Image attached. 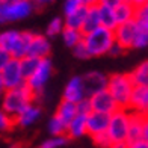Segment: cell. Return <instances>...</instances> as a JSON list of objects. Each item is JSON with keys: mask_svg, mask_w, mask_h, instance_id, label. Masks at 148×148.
Returning <instances> with one entry per match:
<instances>
[{"mask_svg": "<svg viewBox=\"0 0 148 148\" xmlns=\"http://www.w3.org/2000/svg\"><path fill=\"white\" fill-rule=\"evenodd\" d=\"M82 41L88 50L89 58H101L109 53V49L115 44V38H113L112 29H106L100 26L89 33H85Z\"/></svg>", "mask_w": 148, "mask_h": 148, "instance_id": "1", "label": "cell"}, {"mask_svg": "<svg viewBox=\"0 0 148 148\" xmlns=\"http://www.w3.org/2000/svg\"><path fill=\"white\" fill-rule=\"evenodd\" d=\"M33 101H35V95L24 83L23 86H18L14 89H5L2 98H0V107L8 115L15 118L26 106H29Z\"/></svg>", "mask_w": 148, "mask_h": 148, "instance_id": "2", "label": "cell"}, {"mask_svg": "<svg viewBox=\"0 0 148 148\" xmlns=\"http://www.w3.org/2000/svg\"><path fill=\"white\" fill-rule=\"evenodd\" d=\"M33 32L8 29L0 32V47L6 50L14 59H21L27 53V47L32 39Z\"/></svg>", "mask_w": 148, "mask_h": 148, "instance_id": "3", "label": "cell"}, {"mask_svg": "<svg viewBox=\"0 0 148 148\" xmlns=\"http://www.w3.org/2000/svg\"><path fill=\"white\" fill-rule=\"evenodd\" d=\"M133 88L134 85L130 80L129 73H113L110 76H107L106 89L112 95L113 101L116 103L119 109H127Z\"/></svg>", "mask_w": 148, "mask_h": 148, "instance_id": "4", "label": "cell"}, {"mask_svg": "<svg viewBox=\"0 0 148 148\" xmlns=\"http://www.w3.org/2000/svg\"><path fill=\"white\" fill-rule=\"evenodd\" d=\"M53 71H55V66H53L51 59L50 58H44V59H39L38 66L35 68V71L30 74V77L26 79V86L33 92L36 103H38L39 97L44 94L45 86H47L49 80L53 76Z\"/></svg>", "mask_w": 148, "mask_h": 148, "instance_id": "5", "label": "cell"}, {"mask_svg": "<svg viewBox=\"0 0 148 148\" xmlns=\"http://www.w3.org/2000/svg\"><path fill=\"white\" fill-rule=\"evenodd\" d=\"M129 113L130 112L127 109H119V107L110 113L106 133L112 142H125L127 130H129Z\"/></svg>", "mask_w": 148, "mask_h": 148, "instance_id": "6", "label": "cell"}, {"mask_svg": "<svg viewBox=\"0 0 148 148\" xmlns=\"http://www.w3.org/2000/svg\"><path fill=\"white\" fill-rule=\"evenodd\" d=\"M130 112V110H129ZM144 139L148 140V121L145 113H129V130H127V139L125 142L130 144L133 140Z\"/></svg>", "mask_w": 148, "mask_h": 148, "instance_id": "7", "label": "cell"}, {"mask_svg": "<svg viewBox=\"0 0 148 148\" xmlns=\"http://www.w3.org/2000/svg\"><path fill=\"white\" fill-rule=\"evenodd\" d=\"M0 77H2V83L5 89H14L26 83L21 70H20L18 59H14V58L0 70Z\"/></svg>", "mask_w": 148, "mask_h": 148, "instance_id": "8", "label": "cell"}, {"mask_svg": "<svg viewBox=\"0 0 148 148\" xmlns=\"http://www.w3.org/2000/svg\"><path fill=\"white\" fill-rule=\"evenodd\" d=\"M35 6L30 0H15L14 3L5 6L6 12V23H15L29 18L35 12Z\"/></svg>", "mask_w": 148, "mask_h": 148, "instance_id": "9", "label": "cell"}, {"mask_svg": "<svg viewBox=\"0 0 148 148\" xmlns=\"http://www.w3.org/2000/svg\"><path fill=\"white\" fill-rule=\"evenodd\" d=\"M88 100H89V106H91L92 112H101V113L110 115V113H113L118 109L116 103L113 101V98L107 92V89H101V91L91 94L88 97Z\"/></svg>", "mask_w": 148, "mask_h": 148, "instance_id": "10", "label": "cell"}, {"mask_svg": "<svg viewBox=\"0 0 148 148\" xmlns=\"http://www.w3.org/2000/svg\"><path fill=\"white\" fill-rule=\"evenodd\" d=\"M82 82H83V88L86 97H89L91 94L106 89L107 86V74L98 70H91L86 71L82 76Z\"/></svg>", "mask_w": 148, "mask_h": 148, "instance_id": "11", "label": "cell"}, {"mask_svg": "<svg viewBox=\"0 0 148 148\" xmlns=\"http://www.w3.org/2000/svg\"><path fill=\"white\" fill-rule=\"evenodd\" d=\"M50 53H51L50 38H47L42 33H33L26 55L36 59H44V58H50Z\"/></svg>", "mask_w": 148, "mask_h": 148, "instance_id": "12", "label": "cell"}, {"mask_svg": "<svg viewBox=\"0 0 148 148\" xmlns=\"http://www.w3.org/2000/svg\"><path fill=\"white\" fill-rule=\"evenodd\" d=\"M41 116H42V107L39 106L36 101H33L29 106H26L24 109L14 118L15 127H20V129H27V127L35 124L36 121H39Z\"/></svg>", "mask_w": 148, "mask_h": 148, "instance_id": "13", "label": "cell"}, {"mask_svg": "<svg viewBox=\"0 0 148 148\" xmlns=\"http://www.w3.org/2000/svg\"><path fill=\"white\" fill-rule=\"evenodd\" d=\"M134 21L124 23V24H118L115 29H113V38H115V42L123 47L124 50H132L133 49V39H134Z\"/></svg>", "mask_w": 148, "mask_h": 148, "instance_id": "14", "label": "cell"}, {"mask_svg": "<svg viewBox=\"0 0 148 148\" xmlns=\"http://www.w3.org/2000/svg\"><path fill=\"white\" fill-rule=\"evenodd\" d=\"M127 110L136 112V113H145L148 110V86H134L132 91V95L129 100Z\"/></svg>", "mask_w": 148, "mask_h": 148, "instance_id": "15", "label": "cell"}, {"mask_svg": "<svg viewBox=\"0 0 148 148\" xmlns=\"http://www.w3.org/2000/svg\"><path fill=\"white\" fill-rule=\"evenodd\" d=\"M83 98H86V94H85V88H83L82 76H73L68 82H66L65 88L62 91V100L79 103L80 100H83Z\"/></svg>", "mask_w": 148, "mask_h": 148, "instance_id": "16", "label": "cell"}, {"mask_svg": "<svg viewBox=\"0 0 148 148\" xmlns=\"http://www.w3.org/2000/svg\"><path fill=\"white\" fill-rule=\"evenodd\" d=\"M109 116L110 115L101 112H89L86 115V133H88V136L104 133L107 130V125H109Z\"/></svg>", "mask_w": 148, "mask_h": 148, "instance_id": "17", "label": "cell"}, {"mask_svg": "<svg viewBox=\"0 0 148 148\" xmlns=\"http://www.w3.org/2000/svg\"><path fill=\"white\" fill-rule=\"evenodd\" d=\"M65 134L68 139H80L83 136H88V133H86V115L77 113L66 124V133Z\"/></svg>", "mask_w": 148, "mask_h": 148, "instance_id": "18", "label": "cell"}, {"mask_svg": "<svg viewBox=\"0 0 148 148\" xmlns=\"http://www.w3.org/2000/svg\"><path fill=\"white\" fill-rule=\"evenodd\" d=\"M134 11H136V8H134L130 2H119L115 8H113V15H115L116 26L132 21L134 18Z\"/></svg>", "mask_w": 148, "mask_h": 148, "instance_id": "19", "label": "cell"}, {"mask_svg": "<svg viewBox=\"0 0 148 148\" xmlns=\"http://www.w3.org/2000/svg\"><path fill=\"white\" fill-rule=\"evenodd\" d=\"M53 115H56L60 121H64L65 124H68L70 121L77 115V106H76V103H73V101L60 100Z\"/></svg>", "mask_w": 148, "mask_h": 148, "instance_id": "20", "label": "cell"}, {"mask_svg": "<svg viewBox=\"0 0 148 148\" xmlns=\"http://www.w3.org/2000/svg\"><path fill=\"white\" fill-rule=\"evenodd\" d=\"M100 27V17H98V5H94V6H89L86 9V15H85V20H83V24H82V29L80 32L83 33H89L91 30Z\"/></svg>", "mask_w": 148, "mask_h": 148, "instance_id": "21", "label": "cell"}, {"mask_svg": "<svg viewBox=\"0 0 148 148\" xmlns=\"http://www.w3.org/2000/svg\"><path fill=\"white\" fill-rule=\"evenodd\" d=\"M86 9L88 8L80 6L76 11H73L71 14L64 15V26L65 27H70V29L80 30L82 29V24H83V20H85V15H86Z\"/></svg>", "mask_w": 148, "mask_h": 148, "instance_id": "22", "label": "cell"}, {"mask_svg": "<svg viewBox=\"0 0 148 148\" xmlns=\"http://www.w3.org/2000/svg\"><path fill=\"white\" fill-rule=\"evenodd\" d=\"M134 27H136V32H134V39H133V49L142 50L148 45V23L134 21Z\"/></svg>", "mask_w": 148, "mask_h": 148, "instance_id": "23", "label": "cell"}, {"mask_svg": "<svg viewBox=\"0 0 148 148\" xmlns=\"http://www.w3.org/2000/svg\"><path fill=\"white\" fill-rule=\"evenodd\" d=\"M129 76L134 86H148V62H140L133 71L129 73Z\"/></svg>", "mask_w": 148, "mask_h": 148, "instance_id": "24", "label": "cell"}, {"mask_svg": "<svg viewBox=\"0 0 148 148\" xmlns=\"http://www.w3.org/2000/svg\"><path fill=\"white\" fill-rule=\"evenodd\" d=\"M98 17H100V26H103L106 29H112V30L116 27L113 8H107V6L98 5Z\"/></svg>", "mask_w": 148, "mask_h": 148, "instance_id": "25", "label": "cell"}, {"mask_svg": "<svg viewBox=\"0 0 148 148\" xmlns=\"http://www.w3.org/2000/svg\"><path fill=\"white\" fill-rule=\"evenodd\" d=\"M60 36H62L64 44L68 47V49H73L76 44H79L83 38V33L80 30L76 29H70V27H64L62 32H60Z\"/></svg>", "mask_w": 148, "mask_h": 148, "instance_id": "26", "label": "cell"}, {"mask_svg": "<svg viewBox=\"0 0 148 148\" xmlns=\"http://www.w3.org/2000/svg\"><path fill=\"white\" fill-rule=\"evenodd\" d=\"M47 132H49L50 136H64L66 133V124L64 121H60L56 115H51V118L49 119V124H47Z\"/></svg>", "mask_w": 148, "mask_h": 148, "instance_id": "27", "label": "cell"}, {"mask_svg": "<svg viewBox=\"0 0 148 148\" xmlns=\"http://www.w3.org/2000/svg\"><path fill=\"white\" fill-rule=\"evenodd\" d=\"M18 62H20V70H21V74H23V77L24 80L30 77V74L35 71V68L38 66V62H39V59L36 58H32V56H23L21 59H18Z\"/></svg>", "mask_w": 148, "mask_h": 148, "instance_id": "28", "label": "cell"}, {"mask_svg": "<svg viewBox=\"0 0 148 148\" xmlns=\"http://www.w3.org/2000/svg\"><path fill=\"white\" fill-rule=\"evenodd\" d=\"M64 27H65V26H64V18H62V17H53L50 21H49V24H47L44 35H45L47 38L59 36Z\"/></svg>", "mask_w": 148, "mask_h": 148, "instance_id": "29", "label": "cell"}, {"mask_svg": "<svg viewBox=\"0 0 148 148\" xmlns=\"http://www.w3.org/2000/svg\"><path fill=\"white\" fill-rule=\"evenodd\" d=\"M68 142H70V139L66 138L65 134L64 136H50V138L44 139L42 142L38 145V148H62Z\"/></svg>", "mask_w": 148, "mask_h": 148, "instance_id": "30", "label": "cell"}, {"mask_svg": "<svg viewBox=\"0 0 148 148\" xmlns=\"http://www.w3.org/2000/svg\"><path fill=\"white\" fill-rule=\"evenodd\" d=\"M15 129V121L0 107V133H9Z\"/></svg>", "mask_w": 148, "mask_h": 148, "instance_id": "31", "label": "cell"}, {"mask_svg": "<svg viewBox=\"0 0 148 148\" xmlns=\"http://www.w3.org/2000/svg\"><path fill=\"white\" fill-rule=\"evenodd\" d=\"M92 139V142L97 145V148H109L112 140L109 139V136H107V133H98V134H94V136H89Z\"/></svg>", "mask_w": 148, "mask_h": 148, "instance_id": "32", "label": "cell"}, {"mask_svg": "<svg viewBox=\"0 0 148 148\" xmlns=\"http://www.w3.org/2000/svg\"><path fill=\"white\" fill-rule=\"evenodd\" d=\"M73 56L76 59H80V60H86V59H91L89 55H88V50H86V47L83 44V41H80L79 44H76L73 47Z\"/></svg>", "mask_w": 148, "mask_h": 148, "instance_id": "33", "label": "cell"}, {"mask_svg": "<svg viewBox=\"0 0 148 148\" xmlns=\"http://www.w3.org/2000/svg\"><path fill=\"white\" fill-rule=\"evenodd\" d=\"M76 106H77V113H83V115H88L89 112H92V110H91V106H89V100H88V97L83 98V100H80L79 103H76Z\"/></svg>", "mask_w": 148, "mask_h": 148, "instance_id": "34", "label": "cell"}, {"mask_svg": "<svg viewBox=\"0 0 148 148\" xmlns=\"http://www.w3.org/2000/svg\"><path fill=\"white\" fill-rule=\"evenodd\" d=\"M77 8H80V6H79V3L76 2V0H65V2H64V6H62L64 15L71 14V12H73V11H76Z\"/></svg>", "mask_w": 148, "mask_h": 148, "instance_id": "35", "label": "cell"}, {"mask_svg": "<svg viewBox=\"0 0 148 148\" xmlns=\"http://www.w3.org/2000/svg\"><path fill=\"white\" fill-rule=\"evenodd\" d=\"M11 59H12V58H11V55H9V53L6 51V50H3L2 47H0V70H2L3 66H5L6 64L9 62Z\"/></svg>", "mask_w": 148, "mask_h": 148, "instance_id": "36", "label": "cell"}, {"mask_svg": "<svg viewBox=\"0 0 148 148\" xmlns=\"http://www.w3.org/2000/svg\"><path fill=\"white\" fill-rule=\"evenodd\" d=\"M127 148H148V140H144V139L133 140V142L127 144Z\"/></svg>", "mask_w": 148, "mask_h": 148, "instance_id": "37", "label": "cell"}, {"mask_svg": "<svg viewBox=\"0 0 148 148\" xmlns=\"http://www.w3.org/2000/svg\"><path fill=\"white\" fill-rule=\"evenodd\" d=\"M30 2L33 3V6H35V9H42L45 8V6L51 5L55 0H30Z\"/></svg>", "mask_w": 148, "mask_h": 148, "instance_id": "38", "label": "cell"}, {"mask_svg": "<svg viewBox=\"0 0 148 148\" xmlns=\"http://www.w3.org/2000/svg\"><path fill=\"white\" fill-rule=\"evenodd\" d=\"M124 51H125V50L123 49V47H119V45L115 42V44H113L110 49H109V53H107V55H109V56H119V55H123Z\"/></svg>", "mask_w": 148, "mask_h": 148, "instance_id": "39", "label": "cell"}, {"mask_svg": "<svg viewBox=\"0 0 148 148\" xmlns=\"http://www.w3.org/2000/svg\"><path fill=\"white\" fill-rule=\"evenodd\" d=\"M119 2H121V0H97V5L107 6V8H115Z\"/></svg>", "mask_w": 148, "mask_h": 148, "instance_id": "40", "label": "cell"}, {"mask_svg": "<svg viewBox=\"0 0 148 148\" xmlns=\"http://www.w3.org/2000/svg\"><path fill=\"white\" fill-rule=\"evenodd\" d=\"M79 3V6H85V8H89V6L97 5V0H76Z\"/></svg>", "mask_w": 148, "mask_h": 148, "instance_id": "41", "label": "cell"}, {"mask_svg": "<svg viewBox=\"0 0 148 148\" xmlns=\"http://www.w3.org/2000/svg\"><path fill=\"white\" fill-rule=\"evenodd\" d=\"M6 24V12H5V5L0 3V26Z\"/></svg>", "mask_w": 148, "mask_h": 148, "instance_id": "42", "label": "cell"}, {"mask_svg": "<svg viewBox=\"0 0 148 148\" xmlns=\"http://www.w3.org/2000/svg\"><path fill=\"white\" fill-rule=\"evenodd\" d=\"M129 2L134 6V8H139V6H144L148 5V0H129Z\"/></svg>", "mask_w": 148, "mask_h": 148, "instance_id": "43", "label": "cell"}, {"mask_svg": "<svg viewBox=\"0 0 148 148\" xmlns=\"http://www.w3.org/2000/svg\"><path fill=\"white\" fill-rule=\"evenodd\" d=\"M109 148H127V142H112Z\"/></svg>", "mask_w": 148, "mask_h": 148, "instance_id": "44", "label": "cell"}, {"mask_svg": "<svg viewBox=\"0 0 148 148\" xmlns=\"http://www.w3.org/2000/svg\"><path fill=\"white\" fill-rule=\"evenodd\" d=\"M15 0H0V3L2 5H5V6H8V5H11V3H14Z\"/></svg>", "mask_w": 148, "mask_h": 148, "instance_id": "45", "label": "cell"}, {"mask_svg": "<svg viewBox=\"0 0 148 148\" xmlns=\"http://www.w3.org/2000/svg\"><path fill=\"white\" fill-rule=\"evenodd\" d=\"M3 92H5V88H3V83H2V77H0V98H2Z\"/></svg>", "mask_w": 148, "mask_h": 148, "instance_id": "46", "label": "cell"}, {"mask_svg": "<svg viewBox=\"0 0 148 148\" xmlns=\"http://www.w3.org/2000/svg\"><path fill=\"white\" fill-rule=\"evenodd\" d=\"M9 148H23V144L21 142H17V144H12Z\"/></svg>", "mask_w": 148, "mask_h": 148, "instance_id": "47", "label": "cell"}, {"mask_svg": "<svg viewBox=\"0 0 148 148\" xmlns=\"http://www.w3.org/2000/svg\"><path fill=\"white\" fill-rule=\"evenodd\" d=\"M121 2H129V0H121Z\"/></svg>", "mask_w": 148, "mask_h": 148, "instance_id": "48", "label": "cell"}]
</instances>
